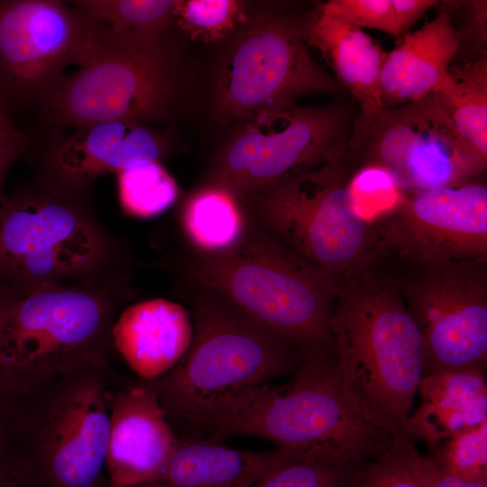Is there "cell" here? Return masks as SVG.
<instances>
[{
	"label": "cell",
	"mask_w": 487,
	"mask_h": 487,
	"mask_svg": "<svg viewBox=\"0 0 487 487\" xmlns=\"http://www.w3.org/2000/svg\"><path fill=\"white\" fill-rule=\"evenodd\" d=\"M305 40L319 51L336 81L351 94L362 117L383 109L381 74L387 52L372 36L323 12H305Z\"/></svg>",
	"instance_id": "obj_19"
},
{
	"label": "cell",
	"mask_w": 487,
	"mask_h": 487,
	"mask_svg": "<svg viewBox=\"0 0 487 487\" xmlns=\"http://www.w3.org/2000/svg\"><path fill=\"white\" fill-rule=\"evenodd\" d=\"M206 291L194 304L188 351L153 381L169 419L207 429L238 396L295 370L302 354Z\"/></svg>",
	"instance_id": "obj_6"
},
{
	"label": "cell",
	"mask_w": 487,
	"mask_h": 487,
	"mask_svg": "<svg viewBox=\"0 0 487 487\" xmlns=\"http://www.w3.org/2000/svg\"><path fill=\"white\" fill-rule=\"evenodd\" d=\"M284 451L238 449L209 436H178L159 473L137 487H250Z\"/></svg>",
	"instance_id": "obj_20"
},
{
	"label": "cell",
	"mask_w": 487,
	"mask_h": 487,
	"mask_svg": "<svg viewBox=\"0 0 487 487\" xmlns=\"http://www.w3.org/2000/svg\"><path fill=\"white\" fill-rule=\"evenodd\" d=\"M305 13L268 7L218 42L207 74V101L221 128L268 107L344 87L308 51Z\"/></svg>",
	"instance_id": "obj_8"
},
{
	"label": "cell",
	"mask_w": 487,
	"mask_h": 487,
	"mask_svg": "<svg viewBox=\"0 0 487 487\" xmlns=\"http://www.w3.org/2000/svg\"><path fill=\"white\" fill-rule=\"evenodd\" d=\"M404 452L407 463L423 487H470L471 482L450 473L430 455L419 454L413 441L404 443Z\"/></svg>",
	"instance_id": "obj_33"
},
{
	"label": "cell",
	"mask_w": 487,
	"mask_h": 487,
	"mask_svg": "<svg viewBox=\"0 0 487 487\" xmlns=\"http://www.w3.org/2000/svg\"><path fill=\"white\" fill-rule=\"evenodd\" d=\"M195 82L174 32L133 40L114 35L101 22L86 58L39 117L47 131L115 120L169 126L190 104Z\"/></svg>",
	"instance_id": "obj_4"
},
{
	"label": "cell",
	"mask_w": 487,
	"mask_h": 487,
	"mask_svg": "<svg viewBox=\"0 0 487 487\" xmlns=\"http://www.w3.org/2000/svg\"><path fill=\"white\" fill-rule=\"evenodd\" d=\"M71 5L101 21L114 35L155 40L175 26L173 0H80Z\"/></svg>",
	"instance_id": "obj_25"
},
{
	"label": "cell",
	"mask_w": 487,
	"mask_h": 487,
	"mask_svg": "<svg viewBox=\"0 0 487 487\" xmlns=\"http://www.w3.org/2000/svg\"><path fill=\"white\" fill-rule=\"evenodd\" d=\"M14 298L11 293L0 287V313Z\"/></svg>",
	"instance_id": "obj_39"
},
{
	"label": "cell",
	"mask_w": 487,
	"mask_h": 487,
	"mask_svg": "<svg viewBox=\"0 0 487 487\" xmlns=\"http://www.w3.org/2000/svg\"><path fill=\"white\" fill-rule=\"evenodd\" d=\"M101 22L56 0H0V106L40 113L71 65L86 58ZM9 116V115H8Z\"/></svg>",
	"instance_id": "obj_13"
},
{
	"label": "cell",
	"mask_w": 487,
	"mask_h": 487,
	"mask_svg": "<svg viewBox=\"0 0 487 487\" xmlns=\"http://www.w3.org/2000/svg\"><path fill=\"white\" fill-rule=\"evenodd\" d=\"M248 13L244 1H177L175 26L190 40L218 43L246 22Z\"/></svg>",
	"instance_id": "obj_28"
},
{
	"label": "cell",
	"mask_w": 487,
	"mask_h": 487,
	"mask_svg": "<svg viewBox=\"0 0 487 487\" xmlns=\"http://www.w3.org/2000/svg\"><path fill=\"white\" fill-rule=\"evenodd\" d=\"M6 408H7L6 402L0 399V449H3V446H4L5 423H6Z\"/></svg>",
	"instance_id": "obj_38"
},
{
	"label": "cell",
	"mask_w": 487,
	"mask_h": 487,
	"mask_svg": "<svg viewBox=\"0 0 487 487\" xmlns=\"http://www.w3.org/2000/svg\"><path fill=\"white\" fill-rule=\"evenodd\" d=\"M354 464L286 449L250 487H348Z\"/></svg>",
	"instance_id": "obj_27"
},
{
	"label": "cell",
	"mask_w": 487,
	"mask_h": 487,
	"mask_svg": "<svg viewBox=\"0 0 487 487\" xmlns=\"http://www.w3.org/2000/svg\"><path fill=\"white\" fill-rule=\"evenodd\" d=\"M208 436L256 437L276 447L355 464L396 444L345 385L333 349L302 353L289 382L238 396L207 428Z\"/></svg>",
	"instance_id": "obj_1"
},
{
	"label": "cell",
	"mask_w": 487,
	"mask_h": 487,
	"mask_svg": "<svg viewBox=\"0 0 487 487\" xmlns=\"http://www.w3.org/2000/svg\"><path fill=\"white\" fill-rule=\"evenodd\" d=\"M118 194L128 215L148 218L169 208L179 196L175 179L160 161H150L119 171Z\"/></svg>",
	"instance_id": "obj_26"
},
{
	"label": "cell",
	"mask_w": 487,
	"mask_h": 487,
	"mask_svg": "<svg viewBox=\"0 0 487 487\" xmlns=\"http://www.w3.org/2000/svg\"><path fill=\"white\" fill-rule=\"evenodd\" d=\"M345 157L291 175L241 201L261 228L311 263L335 274L363 270L369 222L352 207Z\"/></svg>",
	"instance_id": "obj_10"
},
{
	"label": "cell",
	"mask_w": 487,
	"mask_h": 487,
	"mask_svg": "<svg viewBox=\"0 0 487 487\" xmlns=\"http://www.w3.org/2000/svg\"><path fill=\"white\" fill-rule=\"evenodd\" d=\"M463 137L487 158V56L450 66L432 90Z\"/></svg>",
	"instance_id": "obj_24"
},
{
	"label": "cell",
	"mask_w": 487,
	"mask_h": 487,
	"mask_svg": "<svg viewBox=\"0 0 487 487\" xmlns=\"http://www.w3.org/2000/svg\"><path fill=\"white\" fill-rule=\"evenodd\" d=\"M384 218L386 240L420 264L486 261L487 187L479 179L408 194Z\"/></svg>",
	"instance_id": "obj_15"
},
{
	"label": "cell",
	"mask_w": 487,
	"mask_h": 487,
	"mask_svg": "<svg viewBox=\"0 0 487 487\" xmlns=\"http://www.w3.org/2000/svg\"><path fill=\"white\" fill-rule=\"evenodd\" d=\"M317 5L323 12L354 27L399 36L391 0H330Z\"/></svg>",
	"instance_id": "obj_32"
},
{
	"label": "cell",
	"mask_w": 487,
	"mask_h": 487,
	"mask_svg": "<svg viewBox=\"0 0 487 487\" xmlns=\"http://www.w3.org/2000/svg\"><path fill=\"white\" fill-rule=\"evenodd\" d=\"M355 115L339 100L261 109L225 127L200 187L244 201L291 175L345 157Z\"/></svg>",
	"instance_id": "obj_9"
},
{
	"label": "cell",
	"mask_w": 487,
	"mask_h": 487,
	"mask_svg": "<svg viewBox=\"0 0 487 487\" xmlns=\"http://www.w3.org/2000/svg\"><path fill=\"white\" fill-rule=\"evenodd\" d=\"M347 192L354 211L367 222L387 216L409 194L386 169L375 164L354 168L347 182Z\"/></svg>",
	"instance_id": "obj_29"
},
{
	"label": "cell",
	"mask_w": 487,
	"mask_h": 487,
	"mask_svg": "<svg viewBox=\"0 0 487 487\" xmlns=\"http://www.w3.org/2000/svg\"><path fill=\"white\" fill-rule=\"evenodd\" d=\"M189 278L304 353L333 348L330 321L336 275L311 263L262 229H249L232 249L200 254Z\"/></svg>",
	"instance_id": "obj_5"
},
{
	"label": "cell",
	"mask_w": 487,
	"mask_h": 487,
	"mask_svg": "<svg viewBox=\"0 0 487 487\" xmlns=\"http://www.w3.org/2000/svg\"><path fill=\"white\" fill-rule=\"evenodd\" d=\"M181 224L188 240L201 254H216L237 245L249 223L243 203L230 193L199 187L185 200Z\"/></svg>",
	"instance_id": "obj_23"
},
{
	"label": "cell",
	"mask_w": 487,
	"mask_h": 487,
	"mask_svg": "<svg viewBox=\"0 0 487 487\" xmlns=\"http://www.w3.org/2000/svg\"><path fill=\"white\" fill-rule=\"evenodd\" d=\"M345 158L354 168L383 167L409 194L478 179L487 165L432 92L369 117L356 114Z\"/></svg>",
	"instance_id": "obj_12"
},
{
	"label": "cell",
	"mask_w": 487,
	"mask_h": 487,
	"mask_svg": "<svg viewBox=\"0 0 487 487\" xmlns=\"http://www.w3.org/2000/svg\"><path fill=\"white\" fill-rule=\"evenodd\" d=\"M115 304L89 288L50 284L0 313V399L9 401L77 368L109 362Z\"/></svg>",
	"instance_id": "obj_7"
},
{
	"label": "cell",
	"mask_w": 487,
	"mask_h": 487,
	"mask_svg": "<svg viewBox=\"0 0 487 487\" xmlns=\"http://www.w3.org/2000/svg\"><path fill=\"white\" fill-rule=\"evenodd\" d=\"M106 471L111 487H137L152 479L178 436L153 380L119 376L109 391Z\"/></svg>",
	"instance_id": "obj_17"
},
{
	"label": "cell",
	"mask_w": 487,
	"mask_h": 487,
	"mask_svg": "<svg viewBox=\"0 0 487 487\" xmlns=\"http://www.w3.org/2000/svg\"><path fill=\"white\" fill-rule=\"evenodd\" d=\"M470 487H487V479L472 481Z\"/></svg>",
	"instance_id": "obj_40"
},
{
	"label": "cell",
	"mask_w": 487,
	"mask_h": 487,
	"mask_svg": "<svg viewBox=\"0 0 487 487\" xmlns=\"http://www.w3.org/2000/svg\"><path fill=\"white\" fill-rule=\"evenodd\" d=\"M406 441L393 444L381 455L355 464L348 487H423L407 463Z\"/></svg>",
	"instance_id": "obj_31"
},
{
	"label": "cell",
	"mask_w": 487,
	"mask_h": 487,
	"mask_svg": "<svg viewBox=\"0 0 487 487\" xmlns=\"http://www.w3.org/2000/svg\"><path fill=\"white\" fill-rule=\"evenodd\" d=\"M111 335L135 377L152 381L170 371L186 354L193 323L180 304L154 299L126 308L114 322Z\"/></svg>",
	"instance_id": "obj_18"
},
{
	"label": "cell",
	"mask_w": 487,
	"mask_h": 487,
	"mask_svg": "<svg viewBox=\"0 0 487 487\" xmlns=\"http://www.w3.org/2000/svg\"><path fill=\"white\" fill-rule=\"evenodd\" d=\"M418 393L420 405L409 415L405 435L423 441L429 451L446 438L487 422L484 368L431 372L423 376Z\"/></svg>",
	"instance_id": "obj_21"
},
{
	"label": "cell",
	"mask_w": 487,
	"mask_h": 487,
	"mask_svg": "<svg viewBox=\"0 0 487 487\" xmlns=\"http://www.w3.org/2000/svg\"><path fill=\"white\" fill-rule=\"evenodd\" d=\"M30 136L14 124L11 118L0 106V145L23 152L29 144Z\"/></svg>",
	"instance_id": "obj_35"
},
{
	"label": "cell",
	"mask_w": 487,
	"mask_h": 487,
	"mask_svg": "<svg viewBox=\"0 0 487 487\" xmlns=\"http://www.w3.org/2000/svg\"><path fill=\"white\" fill-rule=\"evenodd\" d=\"M108 363L87 364L7 401L3 448L25 487H111Z\"/></svg>",
	"instance_id": "obj_2"
},
{
	"label": "cell",
	"mask_w": 487,
	"mask_h": 487,
	"mask_svg": "<svg viewBox=\"0 0 487 487\" xmlns=\"http://www.w3.org/2000/svg\"><path fill=\"white\" fill-rule=\"evenodd\" d=\"M461 47L450 12L441 11L419 30L402 35L387 52L381 74L383 109L432 92Z\"/></svg>",
	"instance_id": "obj_22"
},
{
	"label": "cell",
	"mask_w": 487,
	"mask_h": 487,
	"mask_svg": "<svg viewBox=\"0 0 487 487\" xmlns=\"http://www.w3.org/2000/svg\"><path fill=\"white\" fill-rule=\"evenodd\" d=\"M0 487H25L12 456L0 449Z\"/></svg>",
	"instance_id": "obj_36"
},
{
	"label": "cell",
	"mask_w": 487,
	"mask_h": 487,
	"mask_svg": "<svg viewBox=\"0 0 487 487\" xmlns=\"http://www.w3.org/2000/svg\"><path fill=\"white\" fill-rule=\"evenodd\" d=\"M485 262L445 261L422 264L407 286L418 327L424 375L470 367L487 359Z\"/></svg>",
	"instance_id": "obj_14"
},
{
	"label": "cell",
	"mask_w": 487,
	"mask_h": 487,
	"mask_svg": "<svg viewBox=\"0 0 487 487\" xmlns=\"http://www.w3.org/2000/svg\"><path fill=\"white\" fill-rule=\"evenodd\" d=\"M396 28L400 35L409 32L411 27L434 5L435 0H391Z\"/></svg>",
	"instance_id": "obj_34"
},
{
	"label": "cell",
	"mask_w": 487,
	"mask_h": 487,
	"mask_svg": "<svg viewBox=\"0 0 487 487\" xmlns=\"http://www.w3.org/2000/svg\"><path fill=\"white\" fill-rule=\"evenodd\" d=\"M429 453L446 471L464 481L487 479V422L446 438Z\"/></svg>",
	"instance_id": "obj_30"
},
{
	"label": "cell",
	"mask_w": 487,
	"mask_h": 487,
	"mask_svg": "<svg viewBox=\"0 0 487 487\" xmlns=\"http://www.w3.org/2000/svg\"><path fill=\"white\" fill-rule=\"evenodd\" d=\"M46 131L41 145L45 179L68 192L82 195L98 177L171 154L177 140L169 127L115 120Z\"/></svg>",
	"instance_id": "obj_16"
},
{
	"label": "cell",
	"mask_w": 487,
	"mask_h": 487,
	"mask_svg": "<svg viewBox=\"0 0 487 487\" xmlns=\"http://www.w3.org/2000/svg\"><path fill=\"white\" fill-rule=\"evenodd\" d=\"M80 197L44 179L7 198L0 213V277L28 291L97 271L107 244Z\"/></svg>",
	"instance_id": "obj_11"
},
{
	"label": "cell",
	"mask_w": 487,
	"mask_h": 487,
	"mask_svg": "<svg viewBox=\"0 0 487 487\" xmlns=\"http://www.w3.org/2000/svg\"><path fill=\"white\" fill-rule=\"evenodd\" d=\"M347 276L330 321L337 368L366 416L400 444L424 375L421 335L390 286L362 271Z\"/></svg>",
	"instance_id": "obj_3"
},
{
	"label": "cell",
	"mask_w": 487,
	"mask_h": 487,
	"mask_svg": "<svg viewBox=\"0 0 487 487\" xmlns=\"http://www.w3.org/2000/svg\"><path fill=\"white\" fill-rule=\"evenodd\" d=\"M22 152L20 150L0 145V213L7 202V197L3 192L5 178L12 163Z\"/></svg>",
	"instance_id": "obj_37"
}]
</instances>
